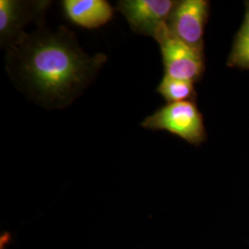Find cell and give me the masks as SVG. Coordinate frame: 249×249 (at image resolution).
Masks as SVG:
<instances>
[{
	"label": "cell",
	"instance_id": "6da1fadb",
	"mask_svg": "<svg viewBox=\"0 0 249 249\" xmlns=\"http://www.w3.org/2000/svg\"><path fill=\"white\" fill-rule=\"evenodd\" d=\"M107 61L104 53L89 55L74 33L41 29L18 36L9 46L7 67L18 89L46 108H64L78 98Z\"/></svg>",
	"mask_w": 249,
	"mask_h": 249
},
{
	"label": "cell",
	"instance_id": "7a4b0ae2",
	"mask_svg": "<svg viewBox=\"0 0 249 249\" xmlns=\"http://www.w3.org/2000/svg\"><path fill=\"white\" fill-rule=\"evenodd\" d=\"M143 127L175 134L192 145H200L207 138L202 115L194 101L168 103L146 117Z\"/></svg>",
	"mask_w": 249,
	"mask_h": 249
},
{
	"label": "cell",
	"instance_id": "3957f363",
	"mask_svg": "<svg viewBox=\"0 0 249 249\" xmlns=\"http://www.w3.org/2000/svg\"><path fill=\"white\" fill-rule=\"evenodd\" d=\"M160 45L164 75L196 82L204 71V53L172 36L167 23L154 38Z\"/></svg>",
	"mask_w": 249,
	"mask_h": 249
},
{
	"label": "cell",
	"instance_id": "277c9868",
	"mask_svg": "<svg viewBox=\"0 0 249 249\" xmlns=\"http://www.w3.org/2000/svg\"><path fill=\"white\" fill-rule=\"evenodd\" d=\"M209 8L210 3L206 0L178 1L167 20L170 34L203 53Z\"/></svg>",
	"mask_w": 249,
	"mask_h": 249
},
{
	"label": "cell",
	"instance_id": "5b68a950",
	"mask_svg": "<svg viewBox=\"0 0 249 249\" xmlns=\"http://www.w3.org/2000/svg\"><path fill=\"white\" fill-rule=\"evenodd\" d=\"M178 1L173 0H122L117 10L127 20L135 33L155 38L166 25Z\"/></svg>",
	"mask_w": 249,
	"mask_h": 249
},
{
	"label": "cell",
	"instance_id": "8992f818",
	"mask_svg": "<svg viewBox=\"0 0 249 249\" xmlns=\"http://www.w3.org/2000/svg\"><path fill=\"white\" fill-rule=\"evenodd\" d=\"M50 2L47 1H0V40L10 46L23 34L22 28L35 18H40Z\"/></svg>",
	"mask_w": 249,
	"mask_h": 249
},
{
	"label": "cell",
	"instance_id": "52a82bcc",
	"mask_svg": "<svg viewBox=\"0 0 249 249\" xmlns=\"http://www.w3.org/2000/svg\"><path fill=\"white\" fill-rule=\"evenodd\" d=\"M62 6L73 23L86 29L107 24L114 14V9L105 0H65Z\"/></svg>",
	"mask_w": 249,
	"mask_h": 249
},
{
	"label": "cell",
	"instance_id": "ba28073f",
	"mask_svg": "<svg viewBox=\"0 0 249 249\" xmlns=\"http://www.w3.org/2000/svg\"><path fill=\"white\" fill-rule=\"evenodd\" d=\"M227 63L230 67L249 70V1L246 3L244 20L235 36Z\"/></svg>",
	"mask_w": 249,
	"mask_h": 249
},
{
	"label": "cell",
	"instance_id": "9c48e42d",
	"mask_svg": "<svg viewBox=\"0 0 249 249\" xmlns=\"http://www.w3.org/2000/svg\"><path fill=\"white\" fill-rule=\"evenodd\" d=\"M157 91L168 103L194 101L196 92L194 82L179 80L164 75L157 88Z\"/></svg>",
	"mask_w": 249,
	"mask_h": 249
}]
</instances>
